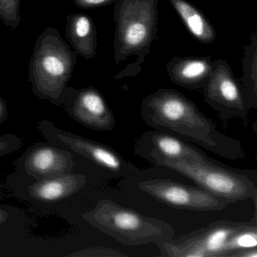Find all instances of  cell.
<instances>
[{
    "label": "cell",
    "mask_w": 257,
    "mask_h": 257,
    "mask_svg": "<svg viewBox=\"0 0 257 257\" xmlns=\"http://www.w3.org/2000/svg\"><path fill=\"white\" fill-rule=\"evenodd\" d=\"M144 122L156 129L197 144L230 160L245 157L240 141L226 136L186 96L174 89L160 88L141 103Z\"/></svg>",
    "instance_id": "6da1fadb"
},
{
    "label": "cell",
    "mask_w": 257,
    "mask_h": 257,
    "mask_svg": "<svg viewBox=\"0 0 257 257\" xmlns=\"http://www.w3.org/2000/svg\"><path fill=\"white\" fill-rule=\"evenodd\" d=\"M82 217L91 226L127 246H158L172 240L175 234L174 228L165 221L145 216L111 200H100Z\"/></svg>",
    "instance_id": "7a4b0ae2"
},
{
    "label": "cell",
    "mask_w": 257,
    "mask_h": 257,
    "mask_svg": "<svg viewBox=\"0 0 257 257\" xmlns=\"http://www.w3.org/2000/svg\"><path fill=\"white\" fill-rule=\"evenodd\" d=\"M159 0H117L114 8L116 24L115 61L116 64L138 56L137 67L150 53L157 31Z\"/></svg>",
    "instance_id": "3957f363"
},
{
    "label": "cell",
    "mask_w": 257,
    "mask_h": 257,
    "mask_svg": "<svg viewBox=\"0 0 257 257\" xmlns=\"http://www.w3.org/2000/svg\"><path fill=\"white\" fill-rule=\"evenodd\" d=\"M147 162L172 170L213 195L231 203L252 199L256 206L257 185L246 171L234 169L222 163L195 164L150 157Z\"/></svg>",
    "instance_id": "277c9868"
},
{
    "label": "cell",
    "mask_w": 257,
    "mask_h": 257,
    "mask_svg": "<svg viewBox=\"0 0 257 257\" xmlns=\"http://www.w3.org/2000/svg\"><path fill=\"white\" fill-rule=\"evenodd\" d=\"M45 38L36 48L31 81L34 94L61 106L72 75L75 58L59 37Z\"/></svg>",
    "instance_id": "5b68a950"
},
{
    "label": "cell",
    "mask_w": 257,
    "mask_h": 257,
    "mask_svg": "<svg viewBox=\"0 0 257 257\" xmlns=\"http://www.w3.org/2000/svg\"><path fill=\"white\" fill-rule=\"evenodd\" d=\"M37 127L43 138L54 145L83 156L115 177H132L140 174L138 167L124 159L113 148L102 143L63 130L47 119Z\"/></svg>",
    "instance_id": "8992f818"
},
{
    "label": "cell",
    "mask_w": 257,
    "mask_h": 257,
    "mask_svg": "<svg viewBox=\"0 0 257 257\" xmlns=\"http://www.w3.org/2000/svg\"><path fill=\"white\" fill-rule=\"evenodd\" d=\"M257 220L214 221L207 226L158 245L160 255L166 257H222L228 240L238 231Z\"/></svg>",
    "instance_id": "52a82bcc"
},
{
    "label": "cell",
    "mask_w": 257,
    "mask_h": 257,
    "mask_svg": "<svg viewBox=\"0 0 257 257\" xmlns=\"http://www.w3.org/2000/svg\"><path fill=\"white\" fill-rule=\"evenodd\" d=\"M142 192L171 207L190 211L224 210L230 203L202 188L194 187L168 179H153L138 183Z\"/></svg>",
    "instance_id": "ba28073f"
},
{
    "label": "cell",
    "mask_w": 257,
    "mask_h": 257,
    "mask_svg": "<svg viewBox=\"0 0 257 257\" xmlns=\"http://www.w3.org/2000/svg\"><path fill=\"white\" fill-rule=\"evenodd\" d=\"M206 103L219 114L222 120L234 118L245 119L249 112L241 84L235 79L226 61L213 63V70L203 88Z\"/></svg>",
    "instance_id": "9c48e42d"
},
{
    "label": "cell",
    "mask_w": 257,
    "mask_h": 257,
    "mask_svg": "<svg viewBox=\"0 0 257 257\" xmlns=\"http://www.w3.org/2000/svg\"><path fill=\"white\" fill-rule=\"evenodd\" d=\"M8 183L21 199L34 204H52L67 199L83 189L87 177L72 172L61 177L35 180L16 171L9 177Z\"/></svg>",
    "instance_id": "30bf717a"
},
{
    "label": "cell",
    "mask_w": 257,
    "mask_h": 257,
    "mask_svg": "<svg viewBox=\"0 0 257 257\" xmlns=\"http://www.w3.org/2000/svg\"><path fill=\"white\" fill-rule=\"evenodd\" d=\"M61 106L73 119L87 128L98 132L115 128L113 112L103 95L92 87L67 88Z\"/></svg>",
    "instance_id": "8fae6325"
},
{
    "label": "cell",
    "mask_w": 257,
    "mask_h": 257,
    "mask_svg": "<svg viewBox=\"0 0 257 257\" xmlns=\"http://www.w3.org/2000/svg\"><path fill=\"white\" fill-rule=\"evenodd\" d=\"M73 155L52 143H38L15 162L16 171L35 180L61 177L73 172Z\"/></svg>",
    "instance_id": "7c38bea8"
},
{
    "label": "cell",
    "mask_w": 257,
    "mask_h": 257,
    "mask_svg": "<svg viewBox=\"0 0 257 257\" xmlns=\"http://www.w3.org/2000/svg\"><path fill=\"white\" fill-rule=\"evenodd\" d=\"M135 153L144 159L159 157L189 163H220L181 138L156 129L140 137L135 143Z\"/></svg>",
    "instance_id": "4fadbf2b"
},
{
    "label": "cell",
    "mask_w": 257,
    "mask_h": 257,
    "mask_svg": "<svg viewBox=\"0 0 257 257\" xmlns=\"http://www.w3.org/2000/svg\"><path fill=\"white\" fill-rule=\"evenodd\" d=\"M212 70L213 62L210 58L175 57L167 65L171 80L176 85L190 90L204 88Z\"/></svg>",
    "instance_id": "5bb4252c"
},
{
    "label": "cell",
    "mask_w": 257,
    "mask_h": 257,
    "mask_svg": "<svg viewBox=\"0 0 257 257\" xmlns=\"http://www.w3.org/2000/svg\"><path fill=\"white\" fill-rule=\"evenodd\" d=\"M67 36L78 54L87 60L94 58L97 47V33L92 21L84 15L69 18Z\"/></svg>",
    "instance_id": "9a60e30c"
},
{
    "label": "cell",
    "mask_w": 257,
    "mask_h": 257,
    "mask_svg": "<svg viewBox=\"0 0 257 257\" xmlns=\"http://www.w3.org/2000/svg\"><path fill=\"white\" fill-rule=\"evenodd\" d=\"M174 10L189 30L198 41L205 44L213 43L216 38L215 30L204 15L186 0H169Z\"/></svg>",
    "instance_id": "2e32d148"
},
{
    "label": "cell",
    "mask_w": 257,
    "mask_h": 257,
    "mask_svg": "<svg viewBox=\"0 0 257 257\" xmlns=\"http://www.w3.org/2000/svg\"><path fill=\"white\" fill-rule=\"evenodd\" d=\"M244 76L241 84L243 95L249 109L257 108L256 35L246 49L244 62Z\"/></svg>",
    "instance_id": "e0dca14e"
},
{
    "label": "cell",
    "mask_w": 257,
    "mask_h": 257,
    "mask_svg": "<svg viewBox=\"0 0 257 257\" xmlns=\"http://www.w3.org/2000/svg\"><path fill=\"white\" fill-rule=\"evenodd\" d=\"M26 222V213L23 210L0 204V239L20 231Z\"/></svg>",
    "instance_id": "ac0fdd59"
},
{
    "label": "cell",
    "mask_w": 257,
    "mask_h": 257,
    "mask_svg": "<svg viewBox=\"0 0 257 257\" xmlns=\"http://www.w3.org/2000/svg\"><path fill=\"white\" fill-rule=\"evenodd\" d=\"M257 247V220L236 233L225 246L222 257H233L237 251Z\"/></svg>",
    "instance_id": "d6986e66"
},
{
    "label": "cell",
    "mask_w": 257,
    "mask_h": 257,
    "mask_svg": "<svg viewBox=\"0 0 257 257\" xmlns=\"http://www.w3.org/2000/svg\"><path fill=\"white\" fill-rule=\"evenodd\" d=\"M20 0H0V18L7 25L16 28L20 18L18 16Z\"/></svg>",
    "instance_id": "ffe728a7"
},
{
    "label": "cell",
    "mask_w": 257,
    "mask_h": 257,
    "mask_svg": "<svg viewBox=\"0 0 257 257\" xmlns=\"http://www.w3.org/2000/svg\"><path fill=\"white\" fill-rule=\"evenodd\" d=\"M71 255L76 256L91 257H127L128 254L123 252L115 248L105 247V246H95L85 250L80 251Z\"/></svg>",
    "instance_id": "44dd1931"
},
{
    "label": "cell",
    "mask_w": 257,
    "mask_h": 257,
    "mask_svg": "<svg viewBox=\"0 0 257 257\" xmlns=\"http://www.w3.org/2000/svg\"><path fill=\"white\" fill-rule=\"evenodd\" d=\"M117 0H74L76 6L82 9H92L112 4Z\"/></svg>",
    "instance_id": "7402d4cb"
},
{
    "label": "cell",
    "mask_w": 257,
    "mask_h": 257,
    "mask_svg": "<svg viewBox=\"0 0 257 257\" xmlns=\"http://www.w3.org/2000/svg\"><path fill=\"white\" fill-rule=\"evenodd\" d=\"M9 116L8 107L5 100L0 97V125L4 124Z\"/></svg>",
    "instance_id": "603a6c76"
}]
</instances>
